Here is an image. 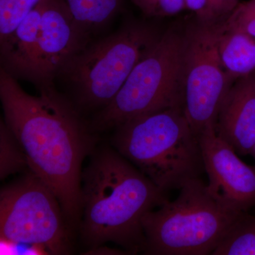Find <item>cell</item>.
Instances as JSON below:
<instances>
[{
    "instance_id": "1",
    "label": "cell",
    "mask_w": 255,
    "mask_h": 255,
    "mask_svg": "<svg viewBox=\"0 0 255 255\" xmlns=\"http://www.w3.org/2000/svg\"><path fill=\"white\" fill-rule=\"evenodd\" d=\"M24 91L0 68V100L4 122L22 147L28 168L53 191L65 217L78 219L82 210V165L93 144L75 107L55 88Z\"/></svg>"
},
{
    "instance_id": "2",
    "label": "cell",
    "mask_w": 255,
    "mask_h": 255,
    "mask_svg": "<svg viewBox=\"0 0 255 255\" xmlns=\"http://www.w3.org/2000/svg\"><path fill=\"white\" fill-rule=\"evenodd\" d=\"M82 238L90 250L112 242L128 254L143 251L142 219L166 193L117 150L93 155L82 174Z\"/></svg>"
},
{
    "instance_id": "3",
    "label": "cell",
    "mask_w": 255,
    "mask_h": 255,
    "mask_svg": "<svg viewBox=\"0 0 255 255\" xmlns=\"http://www.w3.org/2000/svg\"><path fill=\"white\" fill-rule=\"evenodd\" d=\"M114 129L117 152L164 192L179 191L205 172L199 139L182 107L140 116Z\"/></svg>"
},
{
    "instance_id": "4",
    "label": "cell",
    "mask_w": 255,
    "mask_h": 255,
    "mask_svg": "<svg viewBox=\"0 0 255 255\" xmlns=\"http://www.w3.org/2000/svg\"><path fill=\"white\" fill-rule=\"evenodd\" d=\"M179 191L174 200L142 218L145 255H212L241 214L215 200L201 178L189 180Z\"/></svg>"
},
{
    "instance_id": "5",
    "label": "cell",
    "mask_w": 255,
    "mask_h": 255,
    "mask_svg": "<svg viewBox=\"0 0 255 255\" xmlns=\"http://www.w3.org/2000/svg\"><path fill=\"white\" fill-rule=\"evenodd\" d=\"M163 32L146 21H128L108 36L90 41L64 67L58 78L71 87L78 105L105 108Z\"/></svg>"
},
{
    "instance_id": "6",
    "label": "cell",
    "mask_w": 255,
    "mask_h": 255,
    "mask_svg": "<svg viewBox=\"0 0 255 255\" xmlns=\"http://www.w3.org/2000/svg\"><path fill=\"white\" fill-rule=\"evenodd\" d=\"M183 58V26L172 25L137 64L114 100L95 116L92 130L115 128L140 116L182 108Z\"/></svg>"
},
{
    "instance_id": "7",
    "label": "cell",
    "mask_w": 255,
    "mask_h": 255,
    "mask_svg": "<svg viewBox=\"0 0 255 255\" xmlns=\"http://www.w3.org/2000/svg\"><path fill=\"white\" fill-rule=\"evenodd\" d=\"M220 25L194 18L183 26L182 108L197 137L216 128L221 103L234 82L220 58Z\"/></svg>"
},
{
    "instance_id": "8",
    "label": "cell",
    "mask_w": 255,
    "mask_h": 255,
    "mask_svg": "<svg viewBox=\"0 0 255 255\" xmlns=\"http://www.w3.org/2000/svg\"><path fill=\"white\" fill-rule=\"evenodd\" d=\"M63 209L53 191L31 172L0 194L1 239L40 247L51 255L70 253Z\"/></svg>"
},
{
    "instance_id": "9",
    "label": "cell",
    "mask_w": 255,
    "mask_h": 255,
    "mask_svg": "<svg viewBox=\"0 0 255 255\" xmlns=\"http://www.w3.org/2000/svg\"><path fill=\"white\" fill-rule=\"evenodd\" d=\"M209 177V194L226 209L241 214L255 207V167L238 157L229 144L216 134V128L198 136Z\"/></svg>"
},
{
    "instance_id": "10",
    "label": "cell",
    "mask_w": 255,
    "mask_h": 255,
    "mask_svg": "<svg viewBox=\"0 0 255 255\" xmlns=\"http://www.w3.org/2000/svg\"><path fill=\"white\" fill-rule=\"evenodd\" d=\"M64 0H43L34 78L37 89L54 85L64 67L91 41Z\"/></svg>"
},
{
    "instance_id": "11",
    "label": "cell",
    "mask_w": 255,
    "mask_h": 255,
    "mask_svg": "<svg viewBox=\"0 0 255 255\" xmlns=\"http://www.w3.org/2000/svg\"><path fill=\"white\" fill-rule=\"evenodd\" d=\"M216 132L238 155H251L255 145V73L230 87L220 107Z\"/></svg>"
},
{
    "instance_id": "12",
    "label": "cell",
    "mask_w": 255,
    "mask_h": 255,
    "mask_svg": "<svg viewBox=\"0 0 255 255\" xmlns=\"http://www.w3.org/2000/svg\"><path fill=\"white\" fill-rule=\"evenodd\" d=\"M43 0L4 38L0 40L1 68L13 78L33 83Z\"/></svg>"
},
{
    "instance_id": "13",
    "label": "cell",
    "mask_w": 255,
    "mask_h": 255,
    "mask_svg": "<svg viewBox=\"0 0 255 255\" xmlns=\"http://www.w3.org/2000/svg\"><path fill=\"white\" fill-rule=\"evenodd\" d=\"M220 58L233 82L255 72V38L220 25Z\"/></svg>"
},
{
    "instance_id": "14",
    "label": "cell",
    "mask_w": 255,
    "mask_h": 255,
    "mask_svg": "<svg viewBox=\"0 0 255 255\" xmlns=\"http://www.w3.org/2000/svg\"><path fill=\"white\" fill-rule=\"evenodd\" d=\"M76 22L91 34L110 22L123 7L124 0H64Z\"/></svg>"
},
{
    "instance_id": "15",
    "label": "cell",
    "mask_w": 255,
    "mask_h": 255,
    "mask_svg": "<svg viewBox=\"0 0 255 255\" xmlns=\"http://www.w3.org/2000/svg\"><path fill=\"white\" fill-rule=\"evenodd\" d=\"M213 255H255V216L242 213L231 225Z\"/></svg>"
},
{
    "instance_id": "16",
    "label": "cell",
    "mask_w": 255,
    "mask_h": 255,
    "mask_svg": "<svg viewBox=\"0 0 255 255\" xmlns=\"http://www.w3.org/2000/svg\"><path fill=\"white\" fill-rule=\"evenodd\" d=\"M28 167L22 147L4 120L0 122V177L4 179Z\"/></svg>"
},
{
    "instance_id": "17",
    "label": "cell",
    "mask_w": 255,
    "mask_h": 255,
    "mask_svg": "<svg viewBox=\"0 0 255 255\" xmlns=\"http://www.w3.org/2000/svg\"><path fill=\"white\" fill-rule=\"evenodd\" d=\"M240 0H184L186 9L201 22L217 24L227 19Z\"/></svg>"
},
{
    "instance_id": "18",
    "label": "cell",
    "mask_w": 255,
    "mask_h": 255,
    "mask_svg": "<svg viewBox=\"0 0 255 255\" xmlns=\"http://www.w3.org/2000/svg\"><path fill=\"white\" fill-rule=\"evenodd\" d=\"M42 0H0V40L11 33Z\"/></svg>"
},
{
    "instance_id": "19",
    "label": "cell",
    "mask_w": 255,
    "mask_h": 255,
    "mask_svg": "<svg viewBox=\"0 0 255 255\" xmlns=\"http://www.w3.org/2000/svg\"><path fill=\"white\" fill-rule=\"evenodd\" d=\"M223 25L227 29L255 38V0L240 2Z\"/></svg>"
},
{
    "instance_id": "20",
    "label": "cell",
    "mask_w": 255,
    "mask_h": 255,
    "mask_svg": "<svg viewBox=\"0 0 255 255\" xmlns=\"http://www.w3.org/2000/svg\"><path fill=\"white\" fill-rule=\"evenodd\" d=\"M148 17L174 16L186 9L184 0H131Z\"/></svg>"
},
{
    "instance_id": "21",
    "label": "cell",
    "mask_w": 255,
    "mask_h": 255,
    "mask_svg": "<svg viewBox=\"0 0 255 255\" xmlns=\"http://www.w3.org/2000/svg\"><path fill=\"white\" fill-rule=\"evenodd\" d=\"M251 155L253 156V158H254L255 162V145L254 148L253 149V151H252Z\"/></svg>"
},
{
    "instance_id": "22",
    "label": "cell",
    "mask_w": 255,
    "mask_h": 255,
    "mask_svg": "<svg viewBox=\"0 0 255 255\" xmlns=\"http://www.w3.org/2000/svg\"></svg>"
}]
</instances>
